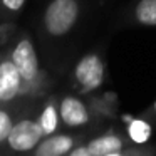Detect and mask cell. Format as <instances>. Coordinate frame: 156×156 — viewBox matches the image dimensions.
<instances>
[{
    "label": "cell",
    "mask_w": 156,
    "mask_h": 156,
    "mask_svg": "<svg viewBox=\"0 0 156 156\" xmlns=\"http://www.w3.org/2000/svg\"><path fill=\"white\" fill-rule=\"evenodd\" d=\"M44 129L39 121L22 119L12 126L7 138V144L14 151H30L44 138Z\"/></svg>",
    "instance_id": "3957f363"
},
{
    "label": "cell",
    "mask_w": 156,
    "mask_h": 156,
    "mask_svg": "<svg viewBox=\"0 0 156 156\" xmlns=\"http://www.w3.org/2000/svg\"><path fill=\"white\" fill-rule=\"evenodd\" d=\"M104 62L98 54H86L76 64L74 79L81 92H92L104 82Z\"/></svg>",
    "instance_id": "7a4b0ae2"
},
{
    "label": "cell",
    "mask_w": 156,
    "mask_h": 156,
    "mask_svg": "<svg viewBox=\"0 0 156 156\" xmlns=\"http://www.w3.org/2000/svg\"><path fill=\"white\" fill-rule=\"evenodd\" d=\"M59 114H61L64 124L69 128H79V126H86L89 122V111L86 104L74 96H66L61 101Z\"/></svg>",
    "instance_id": "8992f818"
},
{
    "label": "cell",
    "mask_w": 156,
    "mask_h": 156,
    "mask_svg": "<svg viewBox=\"0 0 156 156\" xmlns=\"http://www.w3.org/2000/svg\"><path fill=\"white\" fill-rule=\"evenodd\" d=\"M128 136L133 143H136V144H144V143H148L149 138L153 136V128L148 121L134 118L128 124Z\"/></svg>",
    "instance_id": "30bf717a"
},
{
    "label": "cell",
    "mask_w": 156,
    "mask_h": 156,
    "mask_svg": "<svg viewBox=\"0 0 156 156\" xmlns=\"http://www.w3.org/2000/svg\"><path fill=\"white\" fill-rule=\"evenodd\" d=\"M12 126H14L12 118H10V116H9L5 111H0V143H2V141H7L9 133H10Z\"/></svg>",
    "instance_id": "7c38bea8"
},
{
    "label": "cell",
    "mask_w": 156,
    "mask_h": 156,
    "mask_svg": "<svg viewBox=\"0 0 156 156\" xmlns=\"http://www.w3.org/2000/svg\"><path fill=\"white\" fill-rule=\"evenodd\" d=\"M74 146V139L67 134H51L47 139L39 143L34 156H64Z\"/></svg>",
    "instance_id": "52a82bcc"
},
{
    "label": "cell",
    "mask_w": 156,
    "mask_h": 156,
    "mask_svg": "<svg viewBox=\"0 0 156 156\" xmlns=\"http://www.w3.org/2000/svg\"><path fill=\"white\" fill-rule=\"evenodd\" d=\"M12 61L17 66L19 72H20L22 79L25 82H34L39 76V59L37 52L34 49L30 39L24 37L19 41L15 45L14 52H12Z\"/></svg>",
    "instance_id": "277c9868"
},
{
    "label": "cell",
    "mask_w": 156,
    "mask_h": 156,
    "mask_svg": "<svg viewBox=\"0 0 156 156\" xmlns=\"http://www.w3.org/2000/svg\"><path fill=\"white\" fill-rule=\"evenodd\" d=\"M121 119H122V121L126 122V124H129V122H131V121H133V119H134V118H133L131 114H124V116H122Z\"/></svg>",
    "instance_id": "e0dca14e"
},
{
    "label": "cell",
    "mask_w": 156,
    "mask_h": 156,
    "mask_svg": "<svg viewBox=\"0 0 156 156\" xmlns=\"http://www.w3.org/2000/svg\"><path fill=\"white\" fill-rule=\"evenodd\" d=\"M12 25H9V24H4V25H0V45L2 44H5V41L9 39V35L12 34Z\"/></svg>",
    "instance_id": "5bb4252c"
},
{
    "label": "cell",
    "mask_w": 156,
    "mask_h": 156,
    "mask_svg": "<svg viewBox=\"0 0 156 156\" xmlns=\"http://www.w3.org/2000/svg\"><path fill=\"white\" fill-rule=\"evenodd\" d=\"M79 17L77 0H52L44 14V27L54 37L71 32Z\"/></svg>",
    "instance_id": "6da1fadb"
},
{
    "label": "cell",
    "mask_w": 156,
    "mask_h": 156,
    "mask_svg": "<svg viewBox=\"0 0 156 156\" xmlns=\"http://www.w3.org/2000/svg\"><path fill=\"white\" fill-rule=\"evenodd\" d=\"M151 109H153V112H154V114H156V101L153 102V108H151Z\"/></svg>",
    "instance_id": "ac0fdd59"
},
{
    "label": "cell",
    "mask_w": 156,
    "mask_h": 156,
    "mask_svg": "<svg viewBox=\"0 0 156 156\" xmlns=\"http://www.w3.org/2000/svg\"><path fill=\"white\" fill-rule=\"evenodd\" d=\"M2 4H4V7L9 9V10L17 12V10H20V9L24 7L25 0H2Z\"/></svg>",
    "instance_id": "4fadbf2b"
},
{
    "label": "cell",
    "mask_w": 156,
    "mask_h": 156,
    "mask_svg": "<svg viewBox=\"0 0 156 156\" xmlns=\"http://www.w3.org/2000/svg\"><path fill=\"white\" fill-rule=\"evenodd\" d=\"M69 156H92V153L89 151L87 146H79V148H74L69 151Z\"/></svg>",
    "instance_id": "9a60e30c"
},
{
    "label": "cell",
    "mask_w": 156,
    "mask_h": 156,
    "mask_svg": "<svg viewBox=\"0 0 156 156\" xmlns=\"http://www.w3.org/2000/svg\"><path fill=\"white\" fill-rule=\"evenodd\" d=\"M22 81L24 79L14 61L0 62V101L9 102L17 98V94L20 92Z\"/></svg>",
    "instance_id": "5b68a950"
},
{
    "label": "cell",
    "mask_w": 156,
    "mask_h": 156,
    "mask_svg": "<svg viewBox=\"0 0 156 156\" xmlns=\"http://www.w3.org/2000/svg\"><path fill=\"white\" fill-rule=\"evenodd\" d=\"M87 148L92 153V156H104L109 153L121 151L124 148V139L116 133H106V134L98 136L92 141H89Z\"/></svg>",
    "instance_id": "ba28073f"
},
{
    "label": "cell",
    "mask_w": 156,
    "mask_h": 156,
    "mask_svg": "<svg viewBox=\"0 0 156 156\" xmlns=\"http://www.w3.org/2000/svg\"><path fill=\"white\" fill-rule=\"evenodd\" d=\"M134 19L146 27H156V0H139L134 7Z\"/></svg>",
    "instance_id": "9c48e42d"
},
{
    "label": "cell",
    "mask_w": 156,
    "mask_h": 156,
    "mask_svg": "<svg viewBox=\"0 0 156 156\" xmlns=\"http://www.w3.org/2000/svg\"><path fill=\"white\" fill-rule=\"evenodd\" d=\"M104 156H133V154H131V153H128V151H124V153H122V149H121V151L109 153V154H104Z\"/></svg>",
    "instance_id": "2e32d148"
},
{
    "label": "cell",
    "mask_w": 156,
    "mask_h": 156,
    "mask_svg": "<svg viewBox=\"0 0 156 156\" xmlns=\"http://www.w3.org/2000/svg\"><path fill=\"white\" fill-rule=\"evenodd\" d=\"M59 116L61 114H57V109H55V106L52 104V102H49L44 108L41 118H39V122H41L45 136H51L55 133V129H57V126H59Z\"/></svg>",
    "instance_id": "8fae6325"
}]
</instances>
